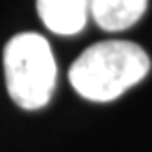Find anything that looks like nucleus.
<instances>
[{
    "label": "nucleus",
    "mask_w": 152,
    "mask_h": 152,
    "mask_svg": "<svg viewBox=\"0 0 152 152\" xmlns=\"http://www.w3.org/2000/svg\"><path fill=\"white\" fill-rule=\"evenodd\" d=\"M6 89L20 109L38 111L50 103L57 83V63L44 36L18 34L4 48Z\"/></svg>",
    "instance_id": "obj_2"
},
{
    "label": "nucleus",
    "mask_w": 152,
    "mask_h": 152,
    "mask_svg": "<svg viewBox=\"0 0 152 152\" xmlns=\"http://www.w3.org/2000/svg\"><path fill=\"white\" fill-rule=\"evenodd\" d=\"M91 18L105 32H123L134 26L146 10L148 0H89Z\"/></svg>",
    "instance_id": "obj_4"
},
{
    "label": "nucleus",
    "mask_w": 152,
    "mask_h": 152,
    "mask_svg": "<svg viewBox=\"0 0 152 152\" xmlns=\"http://www.w3.org/2000/svg\"><path fill=\"white\" fill-rule=\"evenodd\" d=\"M150 71V57L130 42H99L69 67V83L87 101L109 103L140 83Z\"/></svg>",
    "instance_id": "obj_1"
},
{
    "label": "nucleus",
    "mask_w": 152,
    "mask_h": 152,
    "mask_svg": "<svg viewBox=\"0 0 152 152\" xmlns=\"http://www.w3.org/2000/svg\"><path fill=\"white\" fill-rule=\"evenodd\" d=\"M38 14L45 28L59 36H75L91 16L89 0H38Z\"/></svg>",
    "instance_id": "obj_3"
}]
</instances>
